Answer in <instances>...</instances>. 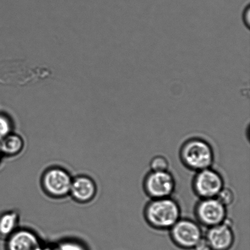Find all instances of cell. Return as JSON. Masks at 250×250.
Segmentation results:
<instances>
[{
    "instance_id": "6da1fadb",
    "label": "cell",
    "mask_w": 250,
    "mask_h": 250,
    "mask_svg": "<svg viewBox=\"0 0 250 250\" xmlns=\"http://www.w3.org/2000/svg\"><path fill=\"white\" fill-rule=\"evenodd\" d=\"M143 214L147 225L151 229L168 231L181 219V208L171 197L151 199L145 206Z\"/></svg>"
},
{
    "instance_id": "5bb4252c",
    "label": "cell",
    "mask_w": 250,
    "mask_h": 250,
    "mask_svg": "<svg viewBox=\"0 0 250 250\" xmlns=\"http://www.w3.org/2000/svg\"><path fill=\"white\" fill-rule=\"evenodd\" d=\"M149 167L152 171H167L169 168V162L166 157L163 155H156L151 159Z\"/></svg>"
},
{
    "instance_id": "52a82bcc",
    "label": "cell",
    "mask_w": 250,
    "mask_h": 250,
    "mask_svg": "<svg viewBox=\"0 0 250 250\" xmlns=\"http://www.w3.org/2000/svg\"><path fill=\"white\" fill-rule=\"evenodd\" d=\"M194 215L198 224L209 229L227 219V209L217 198H205L195 206Z\"/></svg>"
},
{
    "instance_id": "5b68a950",
    "label": "cell",
    "mask_w": 250,
    "mask_h": 250,
    "mask_svg": "<svg viewBox=\"0 0 250 250\" xmlns=\"http://www.w3.org/2000/svg\"><path fill=\"white\" fill-rule=\"evenodd\" d=\"M143 189L150 199L171 197L175 192V176L168 170L152 171L146 174L142 183Z\"/></svg>"
},
{
    "instance_id": "d6986e66",
    "label": "cell",
    "mask_w": 250,
    "mask_h": 250,
    "mask_svg": "<svg viewBox=\"0 0 250 250\" xmlns=\"http://www.w3.org/2000/svg\"><path fill=\"white\" fill-rule=\"evenodd\" d=\"M37 250H54L53 244H45L42 243Z\"/></svg>"
},
{
    "instance_id": "7c38bea8",
    "label": "cell",
    "mask_w": 250,
    "mask_h": 250,
    "mask_svg": "<svg viewBox=\"0 0 250 250\" xmlns=\"http://www.w3.org/2000/svg\"><path fill=\"white\" fill-rule=\"evenodd\" d=\"M24 148V141L20 135L13 132L0 141L2 156L14 157L21 154Z\"/></svg>"
},
{
    "instance_id": "ffe728a7",
    "label": "cell",
    "mask_w": 250,
    "mask_h": 250,
    "mask_svg": "<svg viewBox=\"0 0 250 250\" xmlns=\"http://www.w3.org/2000/svg\"><path fill=\"white\" fill-rule=\"evenodd\" d=\"M2 158V154L1 153V149H0V163H1Z\"/></svg>"
},
{
    "instance_id": "30bf717a",
    "label": "cell",
    "mask_w": 250,
    "mask_h": 250,
    "mask_svg": "<svg viewBox=\"0 0 250 250\" xmlns=\"http://www.w3.org/2000/svg\"><path fill=\"white\" fill-rule=\"evenodd\" d=\"M97 186L89 176L80 175L73 178L69 196L80 204H87L96 197Z\"/></svg>"
},
{
    "instance_id": "e0dca14e",
    "label": "cell",
    "mask_w": 250,
    "mask_h": 250,
    "mask_svg": "<svg viewBox=\"0 0 250 250\" xmlns=\"http://www.w3.org/2000/svg\"><path fill=\"white\" fill-rule=\"evenodd\" d=\"M242 21L246 28L250 30V6L247 4L244 7L242 13Z\"/></svg>"
},
{
    "instance_id": "9a60e30c",
    "label": "cell",
    "mask_w": 250,
    "mask_h": 250,
    "mask_svg": "<svg viewBox=\"0 0 250 250\" xmlns=\"http://www.w3.org/2000/svg\"><path fill=\"white\" fill-rule=\"evenodd\" d=\"M225 207H229L234 203L235 195L231 188H222L216 197Z\"/></svg>"
},
{
    "instance_id": "ba28073f",
    "label": "cell",
    "mask_w": 250,
    "mask_h": 250,
    "mask_svg": "<svg viewBox=\"0 0 250 250\" xmlns=\"http://www.w3.org/2000/svg\"><path fill=\"white\" fill-rule=\"evenodd\" d=\"M206 240L210 250H229L235 242V234L231 221L227 219L222 224L208 229Z\"/></svg>"
},
{
    "instance_id": "4fadbf2b",
    "label": "cell",
    "mask_w": 250,
    "mask_h": 250,
    "mask_svg": "<svg viewBox=\"0 0 250 250\" xmlns=\"http://www.w3.org/2000/svg\"><path fill=\"white\" fill-rule=\"evenodd\" d=\"M54 250H89L86 244L80 240L68 238L53 244Z\"/></svg>"
},
{
    "instance_id": "7a4b0ae2",
    "label": "cell",
    "mask_w": 250,
    "mask_h": 250,
    "mask_svg": "<svg viewBox=\"0 0 250 250\" xmlns=\"http://www.w3.org/2000/svg\"><path fill=\"white\" fill-rule=\"evenodd\" d=\"M179 156L186 168L195 172L211 167L215 159L211 145L199 137L186 140L181 146Z\"/></svg>"
},
{
    "instance_id": "9c48e42d",
    "label": "cell",
    "mask_w": 250,
    "mask_h": 250,
    "mask_svg": "<svg viewBox=\"0 0 250 250\" xmlns=\"http://www.w3.org/2000/svg\"><path fill=\"white\" fill-rule=\"evenodd\" d=\"M4 241L5 250H37L43 243L36 232L25 228H19Z\"/></svg>"
},
{
    "instance_id": "8fae6325",
    "label": "cell",
    "mask_w": 250,
    "mask_h": 250,
    "mask_svg": "<svg viewBox=\"0 0 250 250\" xmlns=\"http://www.w3.org/2000/svg\"><path fill=\"white\" fill-rule=\"evenodd\" d=\"M20 214L17 210L0 213V239L6 240L19 229Z\"/></svg>"
},
{
    "instance_id": "2e32d148",
    "label": "cell",
    "mask_w": 250,
    "mask_h": 250,
    "mask_svg": "<svg viewBox=\"0 0 250 250\" xmlns=\"http://www.w3.org/2000/svg\"><path fill=\"white\" fill-rule=\"evenodd\" d=\"M12 132L11 122L6 117L0 115V141Z\"/></svg>"
},
{
    "instance_id": "8992f818",
    "label": "cell",
    "mask_w": 250,
    "mask_h": 250,
    "mask_svg": "<svg viewBox=\"0 0 250 250\" xmlns=\"http://www.w3.org/2000/svg\"><path fill=\"white\" fill-rule=\"evenodd\" d=\"M224 187L221 174L211 167L196 172L192 181L193 192L200 199L216 198Z\"/></svg>"
},
{
    "instance_id": "277c9868",
    "label": "cell",
    "mask_w": 250,
    "mask_h": 250,
    "mask_svg": "<svg viewBox=\"0 0 250 250\" xmlns=\"http://www.w3.org/2000/svg\"><path fill=\"white\" fill-rule=\"evenodd\" d=\"M168 231L173 243L178 248L185 250L194 249L203 237L200 225L188 218H181Z\"/></svg>"
},
{
    "instance_id": "ac0fdd59",
    "label": "cell",
    "mask_w": 250,
    "mask_h": 250,
    "mask_svg": "<svg viewBox=\"0 0 250 250\" xmlns=\"http://www.w3.org/2000/svg\"><path fill=\"white\" fill-rule=\"evenodd\" d=\"M194 250H210L209 244H208L207 240L204 236L200 240L197 246H195Z\"/></svg>"
},
{
    "instance_id": "3957f363",
    "label": "cell",
    "mask_w": 250,
    "mask_h": 250,
    "mask_svg": "<svg viewBox=\"0 0 250 250\" xmlns=\"http://www.w3.org/2000/svg\"><path fill=\"white\" fill-rule=\"evenodd\" d=\"M73 177L66 169L50 167L43 171L41 184L44 193L54 199H62L69 196Z\"/></svg>"
}]
</instances>
